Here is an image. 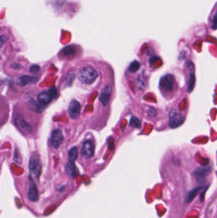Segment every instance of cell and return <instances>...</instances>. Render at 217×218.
<instances>
[{"label": "cell", "mask_w": 217, "mask_h": 218, "mask_svg": "<svg viewBox=\"0 0 217 218\" xmlns=\"http://www.w3.org/2000/svg\"><path fill=\"white\" fill-rule=\"evenodd\" d=\"M98 77V74L97 71L90 67L83 68L79 72L78 77L79 80L86 84H91L93 83L97 77Z\"/></svg>", "instance_id": "1"}, {"label": "cell", "mask_w": 217, "mask_h": 218, "mask_svg": "<svg viewBox=\"0 0 217 218\" xmlns=\"http://www.w3.org/2000/svg\"><path fill=\"white\" fill-rule=\"evenodd\" d=\"M29 172L32 177L38 178L41 171V163L38 154H33L29 160Z\"/></svg>", "instance_id": "2"}, {"label": "cell", "mask_w": 217, "mask_h": 218, "mask_svg": "<svg viewBox=\"0 0 217 218\" xmlns=\"http://www.w3.org/2000/svg\"><path fill=\"white\" fill-rule=\"evenodd\" d=\"M57 95V90L55 88H50L49 90L40 93L38 96V100L42 105L50 103Z\"/></svg>", "instance_id": "3"}, {"label": "cell", "mask_w": 217, "mask_h": 218, "mask_svg": "<svg viewBox=\"0 0 217 218\" xmlns=\"http://www.w3.org/2000/svg\"><path fill=\"white\" fill-rule=\"evenodd\" d=\"M170 128H176L183 124L185 121V116L176 109H172L169 114Z\"/></svg>", "instance_id": "4"}, {"label": "cell", "mask_w": 217, "mask_h": 218, "mask_svg": "<svg viewBox=\"0 0 217 218\" xmlns=\"http://www.w3.org/2000/svg\"><path fill=\"white\" fill-rule=\"evenodd\" d=\"M14 123L15 126L23 135H28L31 133L32 129L31 126L21 116L17 115L14 119Z\"/></svg>", "instance_id": "5"}, {"label": "cell", "mask_w": 217, "mask_h": 218, "mask_svg": "<svg viewBox=\"0 0 217 218\" xmlns=\"http://www.w3.org/2000/svg\"><path fill=\"white\" fill-rule=\"evenodd\" d=\"M160 87L166 92H171L174 89L175 79L171 74H167L161 77L160 80Z\"/></svg>", "instance_id": "6"}, {"label": "cell", "mask_w": 217, "mask_h": 218, "mask_svg": "<svg viewBox=\"0 0 217 218\" xmlns=\"http://www.w3.org/2000/svg\"><path fill=\"white\" fill-rule=\"evenodd\" d=\"M94 153V145L91 140H86L82 145L81 154L85 158L89 159L92 158Z\"/></svg>", "instance_id": "7"}, {"label": "cell", "mask_w": 217, "mask_h": 218, "mask_svg": "<svg viewBox=\"0 0 217 218\" xmlns=\"http://www.w3.org/2000/svg\"><path fill=\"white\" fill-rule=\"evenodd\" d=\"M64 139L62 131L59 129L54 130L51 134L50 144L54 149H57L61 144Z\"/></svg>", "instance_id": "8"}, {"label": "cell", "mask_w": 217, "mask_h": 218, "mask_svg": "<svg viewBox=\"0 0 217 218\" xmlns=\"http://www.w3.org/2000/svg\"><path fill=\"white\" fill-rule=\"evenodd\" d=\"M80 110L81 106L80 103L76 100H73L70 102L68 107V114L70 117L73 119H77L80 115Z\"/></svg>", "instance_id": "9"}, {"label": "cell", "mask_w": 217, "mask_h": 218, "mask_svg": "<svg viewBox=\"0 0 217 218\" xmlns=\"http://www.w3.org/2000/svg\"><path fill=\"white\" fill-rule=\"evenodd\" d=\"M209 168H198L193 172V176L196 181L199 183H204L206 181V177L210 173Z\"/></svg>", "instance_id": "10"}, {"label": "cell", "mask_w": 217, "mask_h": 218, "mask_svg": "<svg viewBox=\"0 0 217 218\" xmlns=\"http://www.w3.org/2000/svg\"><path fill=\"white\" fill-rule=\"evenodd\" d=\"M112 95V88L110 85H107L104 90L102 91L100 96L99 101L102 103L103 106L107 105L110 100V97Z\"/></svg>", "instance_id": "11"}, {"label": "cell", "mask_w": 217, "mask_h": 218, "mask_svg": "<svg viewBox=\"0 0 217 218\" xmlns=\"http://www.w3.org/2000/svg\"><path fill=\"white\" fill-rule=\"evenodd\" d=\"M28 196L29 199L31 202H36L38 200V191L36 186L34 183H32L29 184L28 191Z\"/></svg>", "instance_id": "12"}, {"label": "cell", "mask_w": 217, "mask_h": 218, "mask_svg": "<svg viewBox=\"0 0 217 218\" xmlns=\"http://www.w3.org/2000/svg\"><path fill=\"white\" fill-rule=\"evenodd\" d=\"M38 80V77L29 76V75H24L22 76L19 79L18 82L20 85L24 86L28 84H36Z\"/></svg>", "instance_id": "13"}, {"label": "cell", "mask_w": 217, "mask_h": 218, "mask_svg": "<svg viewBox=\"0 0 217 218\" xmlns=\"http://www.w3.org/2000/svg\"><path fill=\"white\" fill-rule=\"evenodd\" d=\"M66 171L68 175L72 178H75L78 175V171L75 166V163L69 161L66 166Z\"/></svg>", "instance_id": "14"}, {"label": "cell", "mask_w": 217, "mask_h": 218, "mask_svg": "<svg viewBox=\"0 0 217 218\" xmlns=\"http://www.w3.org/2000/svg\"><path fill=\"white\" fill-rule=\"evenodd\" d=\"M202 189H203V186H198V187L195 188L190 191H189L185 197V202L188 204L190 202H192Z\"/></svg>", "instance_id": "15"}, {"label": "cell", "mask_w": 217, "mask_h": 218, "mask_svg": "<svg viewBox=\"0 0 217 218\" xmlns=\"http://www.w3.org/2000/svg\"><path fill=\"white\" fill-rule=\"evenodd\" d=\"M41 104H38L36 101L33 100H31L28 102V106L30 108V110L35 112L40 113L43 111V108L41 106Z\"/></svg>", "instance_id": "16"}, {"label": "cell", "mask_w": 217, "mask_h": 218, "mask_svg": "<svg viewBox=\"0 0 217 218\" xmlns=\"http://www.w3.org/2000/svg\"><path fill=\"white\" fill-rule=\"evenodd\" d=\"M195 83H196V76H195L193 73H191L189 76L188 86H187V90L188 92L192 91L195 86Z\"/></svg>", "instance_id": "17"}, {"label": "cell", "mask_w": 217, "mask_h": 218, "mask_svg": "<svg viewBox=\"0 0 217 218\" xmlns=\"http://www.w3.org/2000/svg\"><path fill=\"white\" fill-rule=\"evenodd\" d=\"M78 148L77 147H72L69 151V160L75 162L78 157Z\"/></svg>", "instance_id": "18"}, {"label": "cell", "mask_w": 217, "mask_h": 218, "mask_svg": "<svg viewBox=\"0 0 217 218\" xmlns=\"http://www.w3.org/2000/svg\"><path fill=\"white\" fill-rule=\"evenodd\" d=\"M140 67V64L137 61H135L130 64L129 67V70L131 73L136 72Z\"/></svg>", "instance_id": "19"}, {"label": "cell", "mask_w": 217, "mask_h": 218, "mask_svg": "<svg viewBox=\"0 0 217 218\" xmlns=\"http://www.w3.org/2000/svg\"><path fill=\"white\" fill-rule=\"evenodd\" d=\"M75 50L73 47L71 46H68L64 47L62 50V53L65 56H73L75 54Z\"/></svg>", "instance_id": "20"}, {"label": "cell", "mask_w": 217, "mask_h": 218, "mask_svg": "<svg viewBox=\"0 0 217 218\" xmlns=\"http://www.w3.org/2000/svg\"><path fill=\"white\" fill-rule=\"evenodd\" d=\"M129 124L131 126H133L135 128H140L141 126V123H140V120L137 117H133L131 119Z\"/></svg>", "instance_id": "21"}, {"label": "cell", "mask_w": 217, "mask_h": 218, "mask_svg": "<svg viewBox=\"0 0 217 218\" xmlns=\"http://www.w3.org/2000/svg\"><path fill=\"white\" fill-rule=\"evenodd\" d=\"M212 28L213 30L217 29V11L215 12L212 20Z\"/></svg>", "instance_id": "22"}, {"label": "cell", "mask_w": 217, "mask_h": 218, "mask_svg": "<svg viewBox=\"0 0 217 218\" xmlns=\"http://www.w3.org/2000/svg\"><path fill=\"white\" fill-rule=\"evenodd\" d=\"M40 67L38 66V65H36V64H34V65H32V66L30 67V69H29V72L32 74H36L37 72H39L40 70Z\"/></svg>", "instance_id": "23"}, {"label": "cell", "mask_w": 217, "mask_h": 218, "mask_svg": "<svg viewBox=\"0 0 217 218\" xmlns=\"http://www.w3.org/2000/svg\"><path fill=\"white\" fill-rule=\"evenodd\" d=\"M207 189V188L206 189H204V191L201 193V194H200V200H201V202H203V200H204V194H205V192H206V190Z\"/></svg>", "instance_id": "24"}, {"label": "cell", "mask_w": 217, "mask_h": 218, "mask_svg": "<svg viewBox=\"0 0 217 218\" xmlns=\"http://www.w3.org/2000/svg\"><path fill=\"white\" fill-rule=\"evenodd\" d=\"M6 40H7V38L5 36H3V35L1 36V46H3V45L5 43Z\"/></svg>", "instance_id": "25"}, {"label": "cell", "mask_w": 217, "mask_h": 218, "mask_svg": "<svg viewBox=\"0 0 217 218\" xmlns=\"http://www.w3.org/2000/svg\"><path fill=\"white\" fill-rule=\"evenodd\" d=\"M12 67L14 69H19V65L17 63H14L12 65Z\"/></svg>", "instance_id": "26"}]
</instances>
